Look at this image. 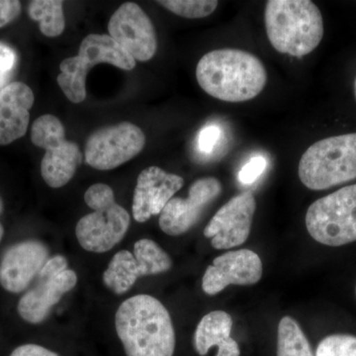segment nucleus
<instances>
[{"mask_svg": "<svg viewBox=\"0 0 356 356\" xmlns=\"http://www.w3.org/2000/svg\"><path fill=\"white\" fill-rule=\"evenodd\" d=\"M222 191V184L217 178L195 180L189 188L188 197H173L161 211L159 220L161 231L168 236L184 235L199 221Z\"/></svg>", "mask_w": 356, "mask_h": 356, "instance_id": "nucleus-12", "label": "nucleus"}, {"mask_svg": "<svg viewBox=\"0 0 356 356\" xmlns=\"http://www.w3.org/2000/svg\"><path fill=\"white\" fill-rule=\"evenodd\" d=\"M267 38L278 53L301 58L324 37V20L311 0H269L264 11Z\"/></svg>", "mask_w": 356, "mask_h": 356, "instance_id": "nucleus-3", "label": "nucleus"}, {"mask_svg": "<svg viewBox=\"0 0 356 356\" xmlns=\"http://www.w3.org/2000/svg\"><path fill=\"white\" fill-rule=\"evenodd\" d=\"M306 228L317 243L341 247L356 241V184L343 187L312 203Z\"/></svg>", "mask_w": 356, "mask_h": 356, "instance_id": "nucleus-6", "label": "nucleus"}, {"mask_svg": "<svg viewBox=\"0 0 356 356\" xmlns=\"http://www.w3.org/2000/svg\"><path fill=\"white\" fill-rule=\"evenodd\" d=\"M222 136V131L219 126L211 124L200 131L198 135V149L204 154L212 153L217 143Z\"/></svg>", "mask_w": 356, "mask_h": 356, "instance_id": "nucleus-28", "label": "nucleus"}, {"mask_svg": "<svg viewBox=\"0 0 356 356\" xmlns=\"http://www.w3.org/2000/svg\"><path fill=\"white\" fill-rule=\"evenodd\" d=\"M257 200L250 191L229 199L217 211L204 229V236L212 238L216 250H229L247 242L252 231Z\"/></svg>", "mask_w": 356, "mask_h": 356, "instance_id": "nucleus-11", "label": "nucleus"}, {"mask_svg": "<svg viewBox=\"0 0 356 356\" xmlns=\"http://www.w3.org/2000/svg\"><path fill=\"white\" fill-rule=\"evenodd\" d=\"M139 262L129 250H120L112 257L108 267L103 273V282L116 294L128 292L138 278L143 277Z\"/></svg>", "mask_w": 356, "mask_h": 356, "instance_id": "nucleus-19", "label": "nucleus"}, {"mask_svg": "<svg viewBox=\"0 0 356 356\" xmlns=\"http://www.w3.org/2000/svg\"><path fill=\"white\" fill-rule=\"evenodd\" d=\"M355 98H356V79H355Z\"/></svg>", "mask_w": 356, "mask_h": 356, "instance_id": "nucleus-32", "label": "nucleus"}, {"mask_svg": "<svg viewBox=\"0 0 356 356\" xmlns=\"http://www.w3.org/2000/svg\"><path fill=\"white\" fill-rule=\"evenodd\" d=\"M10 356H58L57 353L47 350L37 344H24L18 346L11 353Z\"/></svg>", "mask_w": 356, "mask_h": 356, "instance_id": "nucleus-30", "label": "nucleus"}, {"mask_svg": "<svg viewBox=\"0 0 356 356\" xmlns=\"http://www.w3.org/2000/svg\"><path fill=\"white\" fill-rule=\"evenodd\" d=\"M21 13V2L18 0H0V28L15 20Z\"/></svg>", "mask_w": 356, "mask_h": 356, "instance_id": "nucleus-29", "label": "nucleus"}, {"mask_svg": "<svg viewBox=\"0 0 356 356\" xmlns=\"http://www.w3.org/2000/svg\"><path fill=\"white\" fill-rule=\"evenodd\" d=\"M146 145L142 129L130 122L99 129L89 136L84 158L98 170H111L137 156Z\"/></svg>", "mask_w": 356, "mask_h": 356, "instance_id": "nucleus-9", "label": "nucleus"}, {"mask_svg": "<svg viewBox=\"0 0 356 356\" xmlns=\"http://www.w3.org/2000/svg\"><path fill=\"white\" fill-rule=\"evenodd\" d=\"M302 184L311 191H325L356 178V133L318 140L299 161Z\"/></svg>", "mask_w": 356, "mask_h": 356, "instance_id": "nucleus-4", "label": "nucleus"}, {"mask_svg": "<svg viewBox=\"0 0 356 356\" xmlns=\"http://www.w3.org/2000/svg\"><path fill=\"white\" fill-rule=\"evenodd\" d=\"M355 294H356V287H355Z\"/></svg>", "mask_w": 356, "mask_h": 356, "instance_id": "nucleus-33", "label": "nucleus"}, {"mask_svg": "<svg viewBox=\"0 0 356 356\" xmlns=\"http://www.w3.org/2000/svg\"><path fill=\"white\" fill-rule=\"evenodd\" d=\"M266 166L267 161L264 156H254L250 159L247 165L243 166L242 170L238 172V180L243 184H254L266 170Z\"/></svg>", "mask_w": 356, "mask_h": 356, "instance_id": "nucleus-27", "label": "nucleus"}, {"mask_svg": "<svg viewBox=\"0 0 356 356\" xmlns=\"http://www.w3.org/2000/svg\"><path fill=\"white\" fill-rule=\"evenodd\" d=\"M17 63L16 51L10 46L0 42V91L7 86Z\"/></svg>", "mask_w": 356, "mask_h": 356, "instance_id": "nucleus-26", "label": "nucleus"}, {"mask_svg": "<svg viewBox=\"0 0 356 356\" xmlns=\"http://www.w3.org/2000/svg\"><path fill=\"white\" fill-rule=\"evenodd\" d=\"M184 178L168 173L158 166H149L140 172L134 192L133 216L139 222L161 214L177 192L184 186Z\"/></svg>", "mask_w": 356, "mask_h": 356, "instance_id": "nucleus-15", "label": "nucleus"}, {"mask_svg": "<svg viewBox=\"0 0 356 356\" xmlns=\"http://www.w3.org/2000/svg\"><path fill=\"white\" fill-rule=\"evenodd\" d=\"M115 327L127 356H172L175 332L165 306L149 295L124 301L115 316Z\"/></svg>", "mask_w": 356, "mask_h": 356, "instance_id": "nucleus-2", "label": "nucleus"}, {"mask_svg": "<svg viewBox=\"0 0 356 356\" xmlns=\"http://www.w3.org/2000/svg\"><path fill=\"white\" fill-rule=\"evenodd\" d=\"M31 140L46 151L41 163L44 181L51 188L69 184L83 161L79 147L67 140L62 122L54 115L46 114L34 121Z\"/></svg>", "mask_w": 356, "mask_h": 356, "instance_id": "nucleus-7", "label": "nucleus"}, {"mask_svg": "<svg viewBox=\"0 0 356 356\" xmlns=\"http://www.w3.org/2000/svg\"><path fill=\"white\" fill-rule=\"evenodd\" d=\"M196 79L207 95L221 102H248L266 88L267 72L261 60L238 49L211 51L199 60Z\"/></svg>", "mask_w": 356, "mask_h": 356, "instance_id": "nucleus-1", "label": "nucleus"}, {"mask_svg": "<svg viewBox=\"0 0 356 356\" xmlns=\"http://www.w3.org/2000/svg\"><path fill=\"white\" fill-rule=\"evenodd\" d=\"M35 96L27 84H7L0 91V146H6L27 133Z\"/></svg>", "mask_w": 356, "mask_h": 356, "instance_id": "nucleus-17", "label": "nucleus"}, {"mask_svg": "<svg viewBox=\"0 0 356 356\" xmlns=\"http://www.w3.org/2000/svg\"><path fill=\"white\" fill-rule=\"evenodd\" d=\"M262 277V262L252 250H231L225 252L208 266L202 278L203 291L214 296L229 285L250 286Z\"/></svg>", "mask_w": 356, "mask_h": 356, "instance_id": "nucleus-14", "label": "nucleus"}, {"mask_svg": "<svg viewBox=\"0 0 356 356\" xmlns=\"http://www.w3.org/2000/svg\"><path fill=\"white\" fill-rule=\"evenodd\" d=\"M3 212V202H2L1 198H0V215ZM4 235V229L3 226H2L1 222H0V242H1L2 238H3Z\"/></svg>", "mask_w": 356, "mask_h": 356, "instance_id": "nucleus-31", "label": "nucleus"}, {"mask_svg": "<svg viewBox=\"0 0 356 356\" xmlns=\"http://www.w3.org/2000/svg\"><path fill=\"white\" fill-rule=\"evenodd\" d=\"M315 356H356V337L334 334L318 343Z\"/></svg>", "mask_w": 356, "mask_h": 356, "instance_id": "nucleus-24", "label": "nucleus"}, {"mask_svg": "<svg viewBox=\"0 0 356 356\" xmlns=\"http://www.w3.org/2000/svg\"><path fill=\"white\" fill-rule=\"evenodd\" d=\"M63 4L60 0H33L28 6V15L39 23L40 31L49 38L60 36L65 31Z\"/></svg>", "mask_w": 356, "mask_h": 356, "instance_id": "nucleus-20", "label": "nucleus"}, {"mask_svg": "<svg viewBox=\"0 0 356 356\" xmlns=\"http://www.w3.org/2000/svg\"><path fill=\"white\" fill-rule=\"evenodd\" d=\"M159 4L180 17L199 19L211 15L216 10V0H161Z\"/></svg>", "mask_w": 356, "mask_h": 356, "instance_id": "nucleus-23", "label": "nucleus"}, {"mask_svg": "<svg viewBox=\"0 0 356 356\" xmlns=\"http://www.w3.org/2000/svg\"><path fill=\"white\" fill-rule=\"evenodd\" d=\"M37 277L36 285L23 295L17 307L20 317L34 325L44 322L51 308L77 282L76 273L67 269V261L63 255L49 259Z\"/></svg>", "mask_w": 356, "mask_h": 356, "instance_id": "nucleus-8", "label": "nucleus"}, {"mask_svg": "<svg viewBox=\"0 0 356 356\" xmlns=\"http://www.w3.org/2000/svg\"><path fill=\"white\" fill-rule=\"evenodd\" d=\"M99 64L132 70L136 60L109 35H88L81 42L79 55L65 58L60 65L57 81L70 102L79 104L86 99V76L91 67Z\"/></svg>", "mask_w": 356, "mask_h": 356, "instance_id": "nucleus-5", "label": "nucleus"}, {"mask_svg": "<svg viewBox=\"0 0 356 356\" xmlns=\"http://www.w3.org/2000/svg\"><path fill=\"white\" fill-rule=\"evenodd\" d=\"M48 259V248L39 241L11 245L0 261V285L10 293L24 291Z\"/></svg>", "mask_w": 356, "mask_h": 356, "instance_id": "nucleus-16", "label": "nucleus"}, {"mask_svg": "<svg viewBox=\"0 0 356 356\" xmlns=\"http://www.w3.org/2000/svg\"><path fill=\"white\" fill-rule=\"evenodd\" d=\"M134 257L139 262L143 275H156L172 267V261L158 243L147 238L138 241L134 245Z\"/></svg>", "mask_w": 356, "mask_h": 356, "instance_id": "nucleus-22", "label": "nucleus"}, {"mask_svg": "<svg viewBox=\"0 0 356 356\" xmlns=\"http://www.w3.org/2000/svg\"><path fill=\"white\" fill-rule=\"evenodd\" d=\"M233 318L224 311L210 312L201 318L194 334V348L200 356L217 346V356H241L240 346L232 339Z\"/></svg>", "mask_w": 356, "mask_h": 356, "instance_id": "nucleus-18", "label": "nucleus"}, {"mask_svg": "<svg viewBox=\"0 0 356 356\" xmlns=\"http://www.w3.org/2000/svg\"><path fill=\"white\" fill-rule=\"evenodd\" d=\"M109 36L135 60L147 62L158 49L156 30L149 16L138 4H122L108 22Z\"/></svg>", "mask_w": 356, "mask_h": 356, "instance_id": "nucleus-10", "label": "nucleus"}, {"mask_svg": "<svg viewBox=\"0 0 356 356\" xmlns=\"http://www.w3.org/2000/svg\"><path fill=\"white\" fill-rule=\"evenodd\" d=\"M130 222L127 211L112 202L79 220L76 228V238L88 252H106L123 240Z\"/></svg>", "mask_w": 356, "mask_h": 356, "instance_id": "nucleus-13", "label": "nucleus"}, {"mask_svg": "<svg viewBox=\"0 0 356 356\" xmlns=\"http://www.w3.org/2000/svg\"><path fill=\"white\" fill-rule=\"evenodd\" d=\"M277 356H315L301 327L289 316L278 324Z\"/></svg>", "mask_w": 356, "mask_h": 356, "instance_id": "nucleus-21", "label": "nucleus"}, {"mask_svg": "<svg viewBox=\"0 0 356 356\" xmlns=\"http://www.w3.org/2000/svg\"><path fill=\"white\" fill-rule=\"evenodd\" d=\"M84 201L91 209L96 210L102 206L115 202L114 192L107 184L91 185L84 194Z\"/></svg>", "mask_w": 356, "mask_h": 356, "instance_id": "nucleus-25", "label": "nucleus"}]
</instances>
